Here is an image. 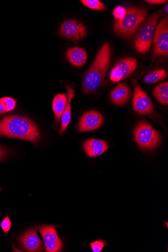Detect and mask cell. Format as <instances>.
<instances>
[{"label":"cell","instance_id":"6da1fadb","mask_svg":"<svg viewBox=\"0 0 168 252\" xmlns=\"http://www.w3.org/2000/svg\"><path fill=\"white\" fill-rule=\"evenodd\" d=\"M0 136L32 142L40 138L38 129L32 120L16 116H8L0 121Z\"/></svg>","mask_w":168,"mask_h":252},{"label":"cell","instance_id":"7a4b0ae2","mask_svg":"<svg viewBox=\"0 0 168 252\" xmlns=\"http://www.w3.org/2000/svg\"><path fill=\"white\" fill-rule=\"evenodd\" d=\"M111 53L110 45L105 43L83 77L82 85L85 94L92 93L101 86L110 65Z\"/></svg>","mask_w":168,"mask_h":252},{"label":"cell","instance_id":"3957f363","mask_svg":"<svg viewBox=\"0 0 168 252\" xmlns=\"http://www.w3.org/2000/svg\"><path fill=\"white\" fill-rule=\"evenodd\" d=\"M147 11L139 7H130L126 9L125 16L114 22L113 29L116 34L123 37L132 36L138 29L147 16Z\"/></svg>","mask_w":168,"mask_h":252},{"label":"cell","instance_id":"277c9868","mask_svg":"<svg viewBox=\"0 0 168 252\" xmlns=\"http://www.w3.org/2000/svg\"><path fill=\"white\" fill-rule=\"evenodd\" d=\"M161 15V10L152 14L139 30L134 42L135 48L139 53L145 54L149 51Z\"/></svg>","mask_w":168,"mask_h":252},{"label":"cell","instance_id":"5b68a950","mask_svg":"<svg viewBox=\"0 0 168 252\" xmlns=\"http://www.w3.org/2000/svg\"><path fill=\"white\" fill-rule=\"evenodd\" d=\"M135 141L143 150H152L158 147L161 141L159 133L145 121L140 122L134 131Z\"/></svg>","mask_w":168,"mask_h":252},{"label":"cell","instance_id":"8992f818","mask_svg":"<svg viewBox=\"0 0 168 252\" xmlns=\"http://www.w3.org/2000/svg\"><path fill=\"white\" fill-rule=\"evenodd\" d=\"M132 83L134 87L133 105L134 111L139 115H150L154 109L151 99L136 80H132Z\"/></svg>","mask_w":168,"mask_h":252},{"label":"cell","instance_id":"52a82bcc","mask_svg":"<svg viewBox=\"0 0 168 252\" xmlns=\"http://www.w3.org/2000/svg\"><path fill=\"white\" fill-rule=\"evenodd\" d=\"M154 54L155 56L167 57L168 55V18L159 22L153 37Z\"/></svg>","mask_w":168,"mask_h":252},{"label":"cell","instance_id":"ba28073f","mask_svg":"<svg viewBox=\"0 0 168 252\" xmlns=\"http://www.w3.org/2000/svg\"><path fill=\"white\" fill-rule=\"evenodd\" d=\"M137 67V61L133 57H125L119 60L110 72V78L113 82H118L128 77Z\"/></svg>","mask_w":168,"mask_h":252},{"label":"cell","instance_id":"9c48e42d","mask_svg":"<svg viewBox=\"0 0 168 252\" xmlns=\"http://www.w3.org/2000/svg\"><path fill=\"white\" fill-rule=\"evenodd\" d=\"M44 245L45 252H58L63 248V242L59 237L56 228L52 225H42L38 227Z\"/></svg>","mask_w":168,"mask_h":252},{"label":"cell","instance_id":"30bf717a","mask_svg":"<svg viewBox=\"0 0 168 252\" xmlns=\"http://www.w3.org/2000/svg\"><path fill=\"white\" fill-rule=\"evenodd\" d=\"M61 34L71 40L77 41L84 38L87 33L85 26L76 20H68L60 28Z\"/></svg>","mask_w":168,"mask_h":252},{"label":"cell","instance_id":"8fae6325","mask_svg":"<svg viewBox=\"0 0 168 252\" xmlns=\"http://www.w3.org/2000/svg\"><path fill=\"white\" fill-rule=\"evenodd\" d=\"M102 114L97 111L91 110L85 113L81 118L78 129L81 132L94 131L100 128L104 123Z\"/></svg>","mask_w":168,"mask_h":252},{"label":"cell","instance_id":"7c38bea8","mask_svg":"<svg viewBox=\"0 0 168 252\" xmlns=\"http://www.w3.org/2000/svg\"><path fill=\"white\" fill-rule=\"evenodd\" d=\"M22 247L29 252H42L43 245L35 228H31L20 238Z\"/></svg>","mask_w":168,"mask_h":252},{"label":"cell","instance_id":"4fadbf2b","mask_svg":"<svg viewBox=\"0 0 168 252\" xmlns=\"http://www.w3.org/2000/svg\"><path fill=\"white\" fill-rule=\"evenodd\" d=\"M132 96L131 88L126 83L119 84L111 92L110 98L113 104L123 106L127 104Z\"/></svg>","mask_w":168,"mask_h":252},{"label":"cell","instance_id":"5bb4252c","mask_svg":"<svg viewBox=\"0 0 168 252\" xmlns=\"http://www.w3.org/2000/svg\"><path fill=\"white\" fill-rule=\"evenodd\" d=\"M83 148L88 156L94 158L104 154L108 150L109 147L103 140L91 139L84 142Z\"/></svg>","mask_w":168,"mask_h":252},{"label":"cell","instance_id":"9a60e30c","mask_svg":"<svg viewBox=\"0 0 168 252\" xmlns=\"http://www.w3.org/2000/svg\"><path fill=\"white\" fill-rule=\"evenodd\" d=\"M67 58L69 63L77 67L83 66L87 60V54L86 50L80 47L71 48L67 50Z\"/></svg>","mask_w":168,"mask_h":252},{"label":"cell","instance_id":"2e32d148","mask_svg":"<svg viewBox=\"0 0 168 252\" xmlns=\"http://www.w3.org/2000/svg\"><path fill=\"white\" fill-rule=\"evenodd\" d=\"M67 92V104L61 118V127L59 133L62 134L66 130L71 119V101L75 96L74 90L69 86H65Z\"/></svg>","mask_w":168,"mask_h":252},{"label":"cell","instance_id":"e0dca14e","mask_svg":"<svg viewBox=\"0 0 168 252\" xmlns=\"http://www.w3.org/2000/svg\"><path fill=\"white\" fill-rule=\"evenodd\" d=\"M67 101V96L60 94L56 95L53 101L52 108L55 114V120L59 123L66 108Z\"/></svg>","mask_w":168,"mask_h":252},{"label":"cell","instance_id":"ac0fdd59","mask_svg":"<svg viewBox=\"0 0 168 252\" xmlns=\"http://www.w3.org/2000/svg\"><path fill=\"white\" fill-rule=\"evenodd\" d=\"M154 95L161 104L167 106L168 104V82L159 84L156 87Z\"/></svg>","mask_w":168,"mask_h":252},{"label":"cell","instance_id":"d6986e66","mask_svg":"<svg viewBox=\"0 0 168 252\" xmlns=\"http://www.w3.org/2000/svg\"><path fill=\"white\" fill-rule=\"evenodd\" d=\"M167 77V73L165 70H158L147 75L144 78V81L147 84H154L165 80Z\"/></svg>","mask_w":168,"mask_h":252},{"label":"cell","instance_id":"ffe728a7","mask_svg":"<svg viewBox=\"0 0 168 252\" xmlns=\"http://www.w3.org/2000/svg\"><path fill=\"white\" fill-rule=\"evenodd\" d=\"M81 3L87 7L95 10L104 11L106 6L99 0H82Z\"/></svg>","mask_w":168,"mask_h":252},{"label":"cell","instance_id":"44dd1931","mask_svg":"<svg viewBox=\"0 0 168 252\" xmlns=\"http://www.w3.org/2000/svg\"><path fill=\"white\" fill-rule=\"evenodd\" d=\"M1 99L6 112L13 110L15 109L16 102L14 99L7 97Z\"/></svg>","mask_w":168,"mask_h":252},{"label":"cell","instance_id":"7402d4cb","mask_svg":"<svg viewBox=\"0 0 168 252\" xmlns=\"http://www.w3.org/2000/svg\"><path fill=\"white\" fill-rule=\"evenodd\" d=\"M91 247L93 252H100L105 246H107V243L105 241L99 239L90 244Z\"/></svg>","mask_w":168,"mask_h":252},{"label":"cell","instance_id":"603a6c76","mask_svg":"<svg viewBox=\"0 0 168 252\" xmlns=\"http://www.w3.org/2000/svg\"><path fill=\"white\" fill-rule=\"evenodd\" d=\"M126 13V9L122 6H118L114 9L113 15L117 19V20H121L123 19Z\"/></svg>","mask_w":168,"mask_h":252},{"label":"cell","instance_id":"cb8c5ba5","mask_svg":"<svg viewBox=\"0 0 168 252\" xmlns=\"http://www.w3.org/2000/svg\"><path fill=\"white\" fill-rule=\"evenodd\" d=\"M11 227V221L7 216L1 222V227L3 231L6 235L8 233Z\"/></svg>","mask_w":168,"mask_h":252},{"label":"cell","instance_id":"d4e9b609","mask_svg":"<svg viewBox=\"0 0 168 252\" xmlns=\"http://www.w3.org/2000/svg\"><path fill=\"white\" fill-rule=\"evenodd\" d=\"M8 155V151L6 149L1 146H0V161L4 159Z\"/></svg>","mask_w":168,"mask_h":252},{"label":"cell","instance_id":"484cf974","mask_svg":"<svg viewBox=\"0 0 168 252\" xmlns=\"http://www.w3.org/2000/svg\"><path fill=\"white\" fill-rule=\"evenodd\" d=\"M146 2L152 4L160 5L166 3L167 1H164V0H148V1L147 0Z\"/></svg>","mask_w":168,"mask_h":252},{"label":"cell","instance_id":"4316f807","mask_svg":"<svg viewBox=\"0 0 168 252\" xmlns=\"http://www.w3.org/2000/svg\"><path fill=\"white\" fill-rule=\"evenodd\" d=\"M6 111L4 108V106L3 104L2 99L0 98V115L1 114L6 113Z\"/></svg>","mask_w":168,"mask_h":252},{"label":"cell","instance_id":"83f0119b","mask_svg":"<svg viewBox=\"0 0 168 252\" xmlns=\"http://www.w3.org/2000/svg\"><path fill=\"white\" fill-rule=\"evenodd\" d=\"M166 9H165L167 13H168V5H167L166 6Z\"/></svg>","mask_w":168,"mask_h":252}]
</instances>
